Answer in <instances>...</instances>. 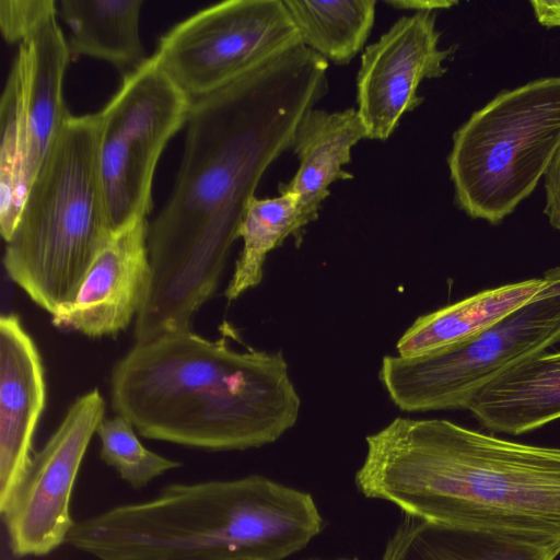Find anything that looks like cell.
Instances as JSON below:
<instances>
[{
	"label": "cell",
	"mask_w": 560,
	"mask_h": 560,
	"mask_svg": "<svg viewBox=\"0 0 560 560\" xmlns=\"http://www.w3.org/2000/svg\"><path fill=\"white\" fill-rule=\"evenodd\" d=\"M328 62L300 43L192 102L168 201L149 223L151 282L136 342L191 329L213 295L249 200L328 91Z\"/></svg>",
	"instance_id": "cell-1"
},
{
	"label": "cell",
	"mask_w": 560,
	"mask_h": 560,
	"mask_svg": "<svg viewBox=\"0 0 560 560\" xmlns=\"http://www.w3.org/2000/svg\"><path fill=\"white\" fill-rule=\"evenodd\" d=\"M354 482L368 498L445 526L560 553V447L518 443L443 419L396 418L366 436Z\"/></svg>",
	"instance_id": "cell-2"
},
{
	"label": "cell",
	"mask_w": 560,
	"mask_h": 560,
	"mask_svg": "<svg viewBox=\"0 0 560 560\" xmlns=\"http://www.w3.org/2000/svg\"><path fill=\"white\" fill-rule=\"evenodd\" d=\"M110 397L143 438L213 452L277 441L301 407L281 351H240L191 329L136 342L113 368Z\"/></svg>",
	"instance_id": "cell-3"
},
{
	"label": "cell",
	"mask_w": 560,
	"mask_h": 560,
	"mask_svg": "<svg viewBox=\"0 0 560 560\" xmlns=\"http://www.w3.org/2000/svg\"><path fill=\"white\" fill-rule=\"evenodd\" d=\"M313 497L261 475L172 483L75 522L67 542L98 560L218 553L283 560L325 528Z\"/></svg>",
	"instance_id": "cell-4"
},
{
	"label": "cell",
	"mask_w": 560,
	"mask_h": 560,
	"mask_svg": "<svg viewBox=\"0 0 560 560\" xmlns=\"http://www.w3.org/2000/svg\"><path fill=\"white\" fill-rule=\"evenodd\" d=\"M98 114L70 115L34 178L3 266L52 315L74 296L112 232L97 164Z\"/></svg>",
	"instance_id": "cell-5"
},
{
	"label": "cell",
	"mask_w": 560,
	"mask_h": 560,
	"mask_svg": "<svg viewBox=\"0 0 560 560\" xmlns=\"http://www.w3.org/2000/svg\"><path fill=\"white\" fill-rule=\"evenodd\" d=\"M560 145V75L499 92L454 132L447 156L455 202L501 223L545 176Z\"/></svg>",
	"instance_id": "cell-6"
},
{
	"label": "cell",
	"mask_w": 560,
	"mask_h": 560,
	"mask_svg": "<svg viewBox=\"0 0 560 560\" xmlns=\"http://www.w3.org/2000/svg\"><path fill=\"white\" fill-rule=\"evenodd\" d=\"M540 291L468 340L415 357L386 355L380 381L404 411L467 409L492 380L560 341V266Z\"/></svg>",
	"instance_id": "cell-7"
},
{
	"label": "cell",
	"mask_w": 560,
	"mask_h": 560,
	"mask_svg": "<svg viewBox=\"0 0 560 560\" xmlns=\"http://www.w3.org/2000/svg\"><path fill=\"white\" fill-rule=\"evenodd\" d=\"M191 104L151 56L124 75L97 113V164L112 233L150 213L156 164Z\"/></svg>",
	"instance_id": "cell-8"
},
{
	"label": "cell",
	"mask_w": 560,
	"mask_h": 560,
	"mask_svg": "<svg viewBox=\"0 0 560 560\" xmlns=\"http://www.w3.org/2000/svg\"><path fill=\"white\" fill-rule=\"evenodd\" d=\"M300 43L282 0H229L174 25L153 57L194 102Z\"/></svg>",
	"instance_id": "cell-9"
},
{
	"label": "cell",
	"mask_w": 560,
	"mask_h": 560,
	"mask_svg": "<svg viewBox=\"0 0 560 560\" xmlns=\"http://www.w3.org/2000/svg\"><path fill=\"white\" fill-rule=\"evenodd\" d=\"M106 404L95 387L77 397L61 422L36 452L10 501L1 511L16 557H43L67 542L74 525L73 487Z\"/></svg>",
	"instance_id": "cell-10"
},
{
	"label": "cell",
	"mask_w": 560,
	"mask_h": 560,
	"mask_svg": "<svg viewBox=\"0 0 560 560\" xmlns=\"http://www.w3.org/2000/svg\"><path fill=\"white\" fill-rule=\"evenodd\" d=\"M436 12H418L396 21L365 48L357 77L358 113L368 139L386 140L400 118L422 102L424 79L446 72L444 61L456 47L439 48Z\"/></svg>",
	"instance_id": "cell-11"
},
{
	"label": "cell",
	"mask_w": 560,
	"mask_h": 560,
	"mask_svg": "<svg viewBox=\"0 0 560 560\" xmlns=\"http://www.w3.org/2000/svg\"><path fill=\"white\" fill-rule=\"evenodd\" d=\"M148 233L147 218L113 232L72 300L51 315L52 325L91 338L125 330L139 314L150 288Z\"/></svg>",
	"instance_id": "cell-12"
},
{
	"label": "cell",
	"mask_w": 560,
	"mask_h": 560,
	"mask_svg": "<svg viewBox=\"0 0 560 560\" xmlns=\"http://www.w3.org/2000/svg\"><path fill=\"white\" fill-rule=\"evenodd\" d=\"M46 405L45 369L19 315L0 318V512L32 459V444Z\"/></svg>",
	"instance_id": "cell-13"
},
{
	"label": "cell",
	"mask_w": 560,
	"mask_h": 560,
	"mask_svg": "<svg viewBox=\"0 0 560 560\" xmlns=\"http://www.w3.org/2000/svg\"><path fill=\"white\" fill-rule=\"evenodd\" d=\"M45 20L20 45L26 132V178L31 187L46 155L70 116L62 83L71 54L57 22Z\"/></svg>",
	"instance_id": "cell-14"
},
{
	"label": "cell",
	"mask_w": 560,
	"mask_h": 560,
	"mask_svg": "<svg viewBox=\"0 0 560 560\" xmlns=\"http://www.w3.org/2000/svg\"><path fill=\"white\" fill-rule=\"evenodd\" d=\"M362 139H368V133L354 108H312L299 122L291 145L299 168L289 182L279 184L278 191L299 196L300 213L306 224L318 218L334 182L353 178L342 166L351 161V148Z\"/></svg>",
	"instance_id": "cell-15"
},
{
	"label": "cell",
	"mask_w": 560,
	"mask_h": 560,
	"mask_svg": "<svg viewBox=\"0 0 560 560\" xmlns=\"http://www.w3.org/2000/svg\"><path fill=\"white\" fill-rule=\"evenodd\" d=\"M486 429L520 435L560 419V351L540 352L509 369L469 401Z\"/></svg>",
	"instance_id": "cell-16"
},
{
	"label": "cell",
	"mask_w": 560,
	"mask_h": 560,
	"mask_svg": "<svg viewBox=\"0 0 560 560\" xmlns=\"http://www.w3.org/2000/svg\"><path fill=\"white\" fill-rule=\"evenodd\" d=\"M544 284L542 275L499 285L422 315L399 338L398 355L415 357L464 342L525 304Z\"/></svg>",
	"instance_id": "cell-17"
},
{
	"label": "cell",
	"mask_w": 560,
	"mask_h": 560,
	"mask_svg": "<svg viewBox=\"0 0 560 560\" xmlns=\"http://www.w3.org/2000/svg\"><path fill=\"white\" fill-rule=\"evenodd\" d=\"M551 548L406 515L381 560H555Z\"/></svg>",
	"instance_id": "cell-18"
},
{
	"label": "cell",
	"mask_w": 560,
	"mask_h": 560,
	"mask_svg": "<svg viewBox=\"0 0 560 560\" xmlns=\"http://www.w3.org/2000/svg\"><path fill=\"white\" fill-rule=\"evenodd\" d=\"M142 1L63 0L58 15L70 30L71 58L88 56L131 70L147 59L140 39Z\"/></svg>",
	"instance_id": "cell-19"
},
{
	"label": "cell",
	"mask_w": 560,
	"mask_h": 560,
	"mask_svg": "<svg viewBox=\"0 0 560 560\" xmlns=\"http://www.w3.org/2000/svg\"><path fill=\"white\" fill-rule=\"evenodd\" d=\"M306 225L300 213L298 195L283 192L265 199L254 196L238 229L243 248L224 291L226 300L234 301L257 287L264 277L267 255L290 235L301 241Z\"/></svg>",
	"instance_id": "cell-20"
},
{
	"label": "cell",
	"mask_w": 560,
	"mask_h": 560,
	"mask_svg": "<svg viewBox=\"0 0 560 560\" xmlns=\"http://www.w3.org/2000/svg\"><path fill=\"white\" fill-rule=\"evenodd\" d=\"M283 2L302 44L336 65L351 61L362 49L374 24V0Z\"/></svg>",
	"instance_id": "cell-21"
},
{
	"label": "cell",
	"mask_w": 560,
	"mask_h": 560,
	"mask_svg": "<svg viewBox=\"0 0 560 560\" xmlns=\"http://www.w3.org/2000/svg\"><path fill=\"white\" fill-rule=\"evenodd\" d=\"M0 126V232L7 242L16 226L30 189L22 67L16 55L1 94Z\"/></svg>",
	"instance_id": "cell-22"
},
{
	"label": "cell",
	"mask_w": 560,
	"mask_h": 560,
	"mask_svg": "<svg viewBox=\"0 0 560 560\" xmlns=\"http://www.w3.org/2000/svg\"><path fill=\"white\" fill-rule=\"evenodd\" d=\"M96 434L103 463L114 468L135 490L145 488L155 478L182 466L180 462L147 448L137 438L132 424L120 416L104 419Z\"/></svg>",
	"instance_id": "cell-23"
},
{
	"label": "cell",
	"mask_w": 560,
	"mask_h": 560,
	"mask_svg": "<svg viewBox=\"0 0 560 560\" xmlns=\"http://www.w3.org/2000/svg\"><path fill=\"white\" fill-rule=\"evenodd\" d=\"M58 14L51 0H1L0 30L9 44L19 45L45 20Z\"/></svg>",
	"instance_id": "cell-24"
},
{
	"label": "cell",
	"mask_w": 560,
	"mask_h": 560,
	"mask_svg": "<svg viewBox=\"0 0 560 560\" xmlns=\"http://www.w3.org/2000/svg\"><path fill=\"white\" fill-rule=\"evenodd\" d=\"M546 205L544 213L549 224L560 230V145L545 174Z\"/></svg>",
	"instance_id": "cell-25"
},
{
	"label": "cell",
	"mask_w": 560,
	"mask_h": 560,
	"mask_svg": "<svg viewBox=\"0 0 560 560\" xmlns=\"http://www.w3.org/2000/svg\"><path fill=\"white\" fill-rule=\"evenodd\" d=\"M529 4L541 25L560 27V0H533Z\"/></svg>",
	"instance_id": "cell-26"
},
{
	"label": "cell",
	"mask_w": 560,
	"mask_h": 560,
	"mask_svg": "<svg viewBox=\"0 0 560 560\" xmlns=\"http://www.w3.org/2000/svg\"><path fill=\"white\" fill-rule=\"evenodd\" d=\"M386 3L397 10H411L418 12H436L456 5L457 1L447 0H395Z\"/></svg>",
	"instance_id": "cell-27"
},
{
	"label": "cell",
	"mask_w": 560,
	"mask_h": 560,
	"mask_svg": "<svg viewBox=\"0 0 560 560\" xmlns=\"http://www.w3.org/2000/svg\"><path fill=\"white\" fill-rule=\"evenodd\" d=\"M149 560H241V559L228 557V556H223V555H218V553L198 552V553H185V555L168 556V557H162V558L149 559Z\"/></svg>",
	"instance_id": "cell-28"
},
{
	"label": "cell",
	"mask_w": 560,
	"mask_h": 560,
	"mask_svg": "<svg viewBox=\"0 0 560 560\" xmlns=\"http://www.w3.org/2000/svg\"><path fill=\"white\" fill-rule=\"evenodd\" d=\"M306 560H323V559H306ZM335 560H359L358 558H341V559H335Z\"/></svg>",
	"instance_id": "cell-29"
}]
</instances>
